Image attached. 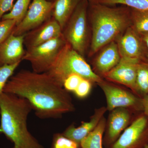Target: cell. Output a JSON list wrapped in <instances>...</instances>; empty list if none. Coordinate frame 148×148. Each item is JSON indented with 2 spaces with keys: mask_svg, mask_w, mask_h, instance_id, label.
Masks as SVG:
<instances>
[{
  "mask_svg": "<svg viewBox=\"0 0 148 148\" xmlns=\"http://www.w3.org/2000/svg\"><path fill=\"white\" fill-rule=\"evenodd\" d=\"M16 26L14 20H3L0 21V44L11 34Z\"/></svg>",
  "mask_w": 148,
  "mask_h": 148,
  "instance_id": "25",
  "label": "cell"
},
{
  "mask_svg": "<svg viewBox=\"0 0 148 148\" xmlns=\"http://www.w3.org/2000/svg\"><path fill=\"white\" fill-rule=\"evenodd\" d=\"M103 90L107 101V110L126 108L134 112H143V98L130 89L104 79L97 84Z\"/></svg>",
  "mask_w": 148,
  "mask_h": 148,
  "instance_id": "7",
  "label": "cell"
},
{
  "mask_svg": "<svg viewBox=\"0 0 148 148\" xmlns=\"http://www.w3.org/2000/svg\"><path fill=\"white\" fill-rule=\"evenodd\" d=\"M66 43L62 35L42 44L28 49L23 60L30 62L33 71L38 73L47 72Z\"/></svg>",
  "mask_w": 148,
  "mask_h": 148,
  "instance_id": "6",
  "label": "cell"
},
{
  "mask_svg": "<svg viewBox=\"0 0 148 148\" xmlns=\"http://www.w3.org/2000/svg\"><path fill=\"white\" fill-rule=\"evenodd\" d=\"M88 6L87 0H81L62 32L66 42L84 57L88 53L90 41Z\"/></svg>",
  "mask_w": 148,
  "mask_h": 148,
  "instance_id": "5",
  "label": "cell"
},
{
  "mask_svg": "<svg viewBox=\"0 0 148 148\" xmlns=\"http://www.w3.org/2000/svg\"><path fill=\"white\" fill-rule=\"evenodd\" d=\"M89 4L98 3L100 0H87Z\"/></svg>",
  "mask_w": 148,
  "mask_h": 148,
  "instance_id": "31",
  "label": "cell"
},
{
  "mask_svg": "<svg viewBox=\"0 0 148 148\" xmlns=\"http://www.w3.org/2000/svg\"><path fill=\"white\" fill-rule=\"evenodd\" d=\"M92 84L89 80L83 78L74 93L77 97L80 99L86 98L91 91Z\"/></svg>",
  "mask_w": 148,
  "mask_h": 148,
  "instance_id": "26",
  "label": "cell"
},
{
  "mask_svg": "<svg viewBox=\"0 0 148 148\" xmlns=\"http://www.w3.org/2000/svg\"></svg>",
  "mask_w": 148,
  "mask_h": 148,
  "instance_id": "33",
  "label": "cell"
},
{
  "mask_svg": "<svg viewBox=\"0 0 148 148\" xmlns=\"http://www.w3.org/2000/svg\"><path fill=\"white\" fill-rule=\"evenodd\" d=\"M31 1V0H17L10 12L3 15L1 20H14L16 21V26L18 25L26 15Z\"/></svg>",
  "mask_w": 148,
  "mask_h": 148,
  "instance_id": "20",
  "label": "cell"
},
{
  "mask_svg": "<svg viewBox=\"0 0 148 148\" xmlns=\"http://www.w3.org/2000/svg\"><path fill=\"white\" fill-rule=\"evenodd\" d=\"M32 110L24 98L4 92L0 96V133L13 143L12 148H45L28 130L27 119Z\"/></svg>",
  "mask_w": 148,
  "mask_h": 148,
  "instance_id": "3",
  "label": "cell"
},
{
  "mask_svg": "<svg viewBox=\"0 0 148 148\" xmlns=\"http://www.w3.org/2000/svg\"><path fill=\"white\" fill-rule=\"evenodd\" d=\"M143 112L148 117V93L143 98Z\"/></svg>",
  "mask_w": 148,
  "mask_h": 148,
  "instance_id": "29",
  "label": "cell"
},
{
  "mask_svg": "<svg viewBox=\"0 0 148 148\" xmlns=\"http://www.w3.org/2000/svg\"><path fill=\"white\" fill-rule=\"evenodd\" d=\"M134 93L143 98L148 93V61L138 64Z\"/></svg>",
  "mask_w": 148,
  "mask_h": 148,
  "instance_id": "19",
  "label": "cell"
},
{
  "mask_svg": "<svg viewBox=\"0 0 148 148\" xmlns=\"http://www.w3.org/2000/svg\"><path fill=\"white\" fill-rule=\"evenodd\" d=\"M76 142L66 138L62 134L58 133L53 137L52 148H79Z\"/></svg>",
  "mask_w": 148,
  "mask_h": 148,
  "instance_id": "24",
  "label": "cell"
},
{
  "mask_svg": "<svg viewBox=\"0 0 148 148\" xmlns=\"http://www.w3.org/2000/svg\"><path fill=\"white\" fill-rule=\"evenodd\" d=\"M148 144V117L143 112L133 121L117 140L107 148H144Z\"/></svg>",
  "mask_w": 148,
  "mask_h": 148,
  "instance_id": "8",
  "label": "cell"
},
{
  "mask_svg": "<svg viewBox=\"0 0 148 148\" xmlns=\"http://www.w3.org/2000/svg\"><path fill=\"white\" fill-rule=\"evenodd\" d=\"M83 78L77 74H73L67 77L63 83V87L67 91L73 92Z\"/></svg>",
  "mask_w": 148,
  "mask_h": 148,
  "instance_id": "27",
  "label": "cell"
},
{
  "mask_svg": "<svg viewBox=\"0 0 148 148\" xmlns=\"http://www.w3.org/2000/svg\"><path fill=\"white\" fill-rule=\"evenodd\" d=\"M4 92L27 100L40 119H57L75 110L69 92L47 72L22 70L11 77Z\"/></svg>",
  "mask_w": 148,
  "mask_h": 148,
  "instance_id": "1",
  "label": "cell"
},
{
  "mask_svg": "<svg viewBox=\"0 0 148 148\" xmlns=\"http://www.w3.org/2000/svg\"><path fill=\"white\" fill-rule=\"evenodd\" d=\"M93 56L92 70L103 78L119 63L121 58L116 41L112 42L103 47Z\"/></svg>",
  "mask_w": 148,
  "mask_h": 148,
  "instance_id": "13",
  "label": "cell"
},
{
  "mask_svg": "<svg viewBox=\"0 0 148 148\" xmlns=\"http://www.w3.org/2000/svg\"><path fill=\"white\" fill-rule=\"evenodd\" d=\"M105 5H121L138 10H148V0H100L99 3Z\"/></svg>",
  "mask_w": 148,
  "mask_h": 148,
  "instance_id": "22",
  "label": "cell"
},
{
  "mask_svg": "<svg viewBox=\"0 0 148 148\" xmlns=\"http://www.w3.org/2000/svg\"><path fill=\"white\" fill-rule=\"evenodd\" d=\"M81 0H55L52 13L53 18L58 22L63 31L69 18Z\"/></svg>",
  "mask_w": 148,
  "mask_h": 148,
  "instance_id": "17",
  "label": "cell"
},
{
  "mask_svg": "<svg viewBox=\"0 0 148 148\" xmlns=\"http://www.w3.org/2000/svg\"><path fill=\"white\" fill-rule=\"evenodd\" d=\"M107 119L103 116L95 129L83 139L81 148H103V137Z\"/></svg>",
  "mask_w": 148,
  "mask_h": 148,
  "instance_id": "18",
  "label": "cell"
},
{
  "mask_svg": "<svg viewBox=\"0 0 148 148\" xmlns=\"http://www.w3.org/2000/svg\"><path fill=\"white\" fill-rule=\"evenodd\" d=\"M32 33L26 34L24 42L28 49L35 47L60 37L63 35L62 29L55 19H51L36 28Z\"/></svg>",
  "mask_w": 148,
  "mask_h": 148,
  "instance_id": "15",
  "label": "cell"
},
{
  "mask_svg": "<svg viewBox=\"0 0 148 148\" xmlns=\"http://www.w3.org/2000/svg\"><path fill=\"white\" fill-rule=\"evenodd\" d=\"M47 73L63 86L64 80L72 74H77L97 84L103 79L94 73L84 57L67 42Z\"/></svg>",
  "mask_w": 148,
  "mask_h": 148,
  "instance_id": "4",
  "label": "cell"
},
{
  "mask_svg": "<svg viewBox=\"0 0 148 148\" xmlns=\"http://www.w3.org/2000/svg\"><path fill=\"white\" fill-rule=\"evenodd\" d=\"M53 5L47 0H33L23 20L15 26L12 34L15 36L25 34L42 25L51 13Z\"/></svg>",
  "mask_w": 148,
  "mask_h": 148,
  "instance_id": "10",
  "label": "cell"
},
{
  "mask_svg": "<svg viewBox=\"0 0 148 148\" xmlns=\"http://www.w3.org/2000/svg\"><path fill=\"white\" fill-rule=\"evenodd\" d=\"M140 34L142 35L143 39H144L145 41V42L148 49V32L140 33Z\"/></svg>",
  "mask_w": 148,
  "mask_h": 148,
  "instance_id": "30",
  "label": "cell"
},
{
  "mask_svg": "<svg viewBox=\"0 0 148 148\" xmlns=\"http://www.w3.org/2000/svg\"><path fill=\"white\" fill-rule=\"evenodd\" d=\"M14 0H0V21L4 14L10 11L13 6Z\"/></svg>",
  "mask_w": 148,
  "mask_h": 148,
  "instance_id": "28",
  "label": "cell"
},
{
  "mask_svg": "<svg viewBox=\"0 0 148 148\" xmlns=\"http://www.w3.org/2000/svg\"><path fill=\"white\" fill-rule=\"evenodd\" d=\"M107 111V108L104 106L95 109L89 121L82 122L81 124L78 127L71 125L62 134L76 142L80 147L83 139L95 129Z\"/></svg>",
  "mask_w": 148,
  "mask_h": 148,
  "instance_id": "16",
  "label": "cell"
},
{
  "mask_svg": "<svg viewBox=\"0 0 148 148\" xmlns=\"http://www.w3.org/2000/svg\"><path fill=\"white\" fill-rule=\"evenodd\" d=\"M110 112L103 138V145L106 148L117 140L135 118L133 114L135 112L126 108H116Z\"/></svg>",
  "mask_w": 148,
  "mask_h": 148,
  "instance_id": "11",
  "label": "cell"
},
{
  "mask_svg": "<svg viewBox=\"0 0 148 148\" xmlns=\"http://www.w3.org/2000/svg\"><path fill=\"white\" fill-rule=\"evenodd\" d=\"M20 63L0 66V96L3 92L4 88L8 79L12 76Z\"/></svg>",
  "mask_w": 148,
  "mask_h": 148,
  "instance_id": "23",
  "label": "cell"
},
{
  "mask_svg": "<svg viewBox=\"0 0 148 148\" xmlns=\"http://www.w3.org/2000/svg\"><path fill=\"white\" fill-rule=\"evenodd\" d=\"M144 148H148V144L147 145L145 146V147Z\"/></svg>",
  "mask_w": 148,
  "mask_h": 148,
  "instance_id": "32",
  "label": "cell"
},
{
  "mask_svg": "<svg viewBox=\"0 0 148 148\" xmlns=\"http://www.w3.org/2000/svg\"><path fill=\"white\" fill-rule=\"evenodd\" d=\"M88 14L90 31L88 53L90 57L108 44L116 41L131 26L130 9L125 6L112 7L100 3H89Z\"/></svg>",
  "mask_w": 148,
  "mask_h": 148,
  "instance_id": "2",
  "label": "cell"
},
{
  "mask_svg": "<svg viewBox=\"0 0 148 148\" xmlns=\"http://www.w3.org/2000/svg\"><path fill=\"white\" fill-rule=\"evenodd\" d=\"M26 34L15 36L11 34L0 44V66L21 62L25 55L24 43Z\"/></svg>",
  "mask_w": 148,
  "mask_h": 148,
  "instance_id": "14",
  "label": "cell"
},
{
  "mask_svg": "<svg viewBox=\"0 0 148 148\" xmlns=\"http://www.w3.org/2000/svg\"><path fill=\"white\" fill-rule=\"evenodd\" d=\"M130 9L131 27L140 33L148 32V10Z\"/></svg>",
  "mask_w": 148,
  "mask_h": 148,
  "instance_id": "21",
  "label": "cell"
},
{
  "mask_svg": "<svg viewBox=\"0 0 148 148\" xmlns=\"http://www.w3.org/2000/svg\"><path fill=\"white\" fill-rule=\"evenodd\" d=\"M139 63L134 60L121 58L119 63L105 75L103 78L123 86L134 92Z\"/></svg>",
  "mask_w": 148,
  "mask_h": 148,
  "instance_id": "12",
  "label": "cell"
},
{
  "mask_svg": "<svg viewBox=\"0 0 148 148\" xmlns=\"http://www.w3.org/2000/svg\"><path fill=\"white\" fill-rule=\"evenodd\" d=\"M121 58L138 62L148 61V49L142 35L132 27L116 41Z\"/></svg>",
  "mask_w": 148,
  "mask_h": 148,
  "instance_id": "9",
  "label": "cell"
}]
</instances>
